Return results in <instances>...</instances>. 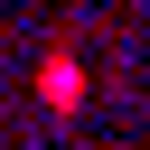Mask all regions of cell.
<instances>
[{"instance_id": "6da1fadb", "label": "cell", "mask_w": 150, "mask_h": 150, "mask_svg": "<svg viewBox=\"0 0 150 150\" xmlns=\"http://www.w3.org/2000/svg\"><path fill=\"white\" fill-rule=\"evenodd\" d=\"M38 103H47V112H75V103H84V66H75V47H56V56L38 66Z\"/></svg>"}]
</instances>
